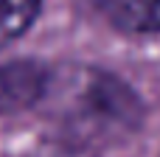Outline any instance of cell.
Returning <instances> with one entry per match:
<instances>
[{
    "label": "cell",
    "mask_w": 160,
    "mask_h": 157,
    "mask_svg": "<svg viewBox=\"0 0 160 157\" xmlns=\"http://www.w3.org/2000/svg\"><path fill=\"white\" fill-rule=\"evenodd\" d=\"M51 70L31 59L0 65V112H20L39 104L51 93Z\"/></svg>",
    "instance_id": "cell-1"
},
{
    "label": "cell",
    "mask_w": 160,
    "mask_h": 157,
    "mask_svg": "<svg viewBox=\"0 0 160 157\" xmlns=\"http://www.w3.org/2000/svg\"><path fill=\"white\" fill-rule=\"evenodd\" d=\"M98 8L124 34H160V0H98Z\"/></svg>",
    "instance_id": "cell-2"
},
{
    "label": "cell",
    "mask_w": 160,
    "mask_h": 157,
    "mask_svg": "<svg viewBox=\"0 0 160 157\" xmlns=\"http://www.w3.org/2000/svg\"><path fill=\"white\" fill-rule=\"evenodd\" d=\"M39 3L42 0H0V45L17 39L34 25Z\"/></svg>",
    "instance_id": "cell-3"
}]
</instances>
